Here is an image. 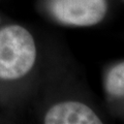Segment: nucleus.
Wrapping results in <instances>:
<instances>
[{"label": "nucleus", "instance_id": "nucleus-4", "mask_svg": "<svg viewBox=\"0 0 124 124\" xmlns=\"http://www.w3.org/2000/svg\"><path fill=\"white\" fill-rule=\"evenodd\" d=\"M106 88L111 95L122 97L124 94V63H118L108 73Z\"/></svg>", "mask_w": 124, "mask_h": 124}, {"label": "nucleus", "instance_id": "nucleus-1", "mask_svg": "<svg viewBox=\"0 0 124 124\" xmlns=\"http://www.w3.org/2000/svg\"><path fill=\"white\" fill-rule=\"evenodd\" d=\"M35 59V41L28 30L19 25L0 29V79H21L31 70Z\"/></svg>", "mask_w": 124, "mask_h": 124}, {"label": "nucleus", "instance_id": "nucleus-2", "mask_svg": "<svg viewBox=\"0 0 124 124\" xmlns=\"http://www.w3.org/2000/svg\"><path fill=\"white\" fill-rule=\"evenodd\" d=\"M108 9L107 0H52L51 11L62 24L93 26L102 21Z\"/></svg>", "mask_w": 124, "mask_h": 124}, {"label": "nucleus", "instance_id": "nucleus-3", "mask_svg": "<svg viewBox=\"0 0 124 124\" xmlns=\"http://www.w3.org/2000/svg\"><path fill=\"white\" fill-rule=\"evenodd\" d=\"M46 124H101L92 108L82 102L65 101L53 106L45 116Z\"/></svg>", "mask_w": 124, "mask_h": 124}]
</instances>
